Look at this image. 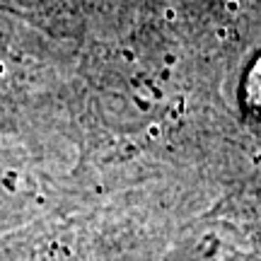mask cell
Returning a JSON list of instances; mask_svg holds the SVG:
<instances>
[{
    "instance_id": "cell-1",
    "label": "cell",
    "mask_w": 261,
    "mask_h": 261,
    "mask_svg": "<svg viewBox=\"0 0 261 261\" xmlns=\"http://www.w3.org/2000/svg\"><path fill=\"white\" fill-rule=\"evenodd\" d=\"M160 261H220V242L213 232H191Z\"/></svg>"
},
{
    "instance_id": "cell-2",
    "label": "cell",
    "mask_w": 261,
    "mask_h": 261,
    "mask_svg": "<svg viewBox=\"0 0 261 261\" xmlns=\"http://www.w3.org/2000/svg\"><path fill=\"white\" fill-rule=\"evenodd\" d=\"M0 3L15 10H39L44 5H48V3H54V0H0Z\"/></svg>"
},
{
    "instance_id": "cell-3",
    "label": "cell",
    "mask_w": 261,
    "mask_h": 261,
    "mask_svg": "<svg viewBox=\"0 0 261 261\" xmlns=\"http://www.w3.org/2000/svg\"><path fill=\"white\" fill-rule=\"evenodd\" d=\"M223 261H256V259H252V256H227Z\"/></svg>"
},
{
    "instance_id": "cell-4",
    "label": "cell",
    "mask_w": 261,
    "mask_h": 261,
    "mask_svg": "<svg viewBox=\"0 0 261 261\" xmlns=\"http://www.w3.org/2000/svg\"><path fill=\"white\" fill-rule=\"evenodd\" d=\"M0 261H12L10 259V254H8V249H3V247H0Z\"/></svg>"
},
{
    "instance_id": "cell-5",
    "label": "cell",
    "mask_w": 261,
    "mask_h": 261,
    "mask_svg": "<svg viewBox=\"0 0 261 261\" xmlns=\"http://www.w3.org/2000/svg\"><path fill=\"white\" fill-rule=\"evenodd\" d=\"M213 3H220V5H225V3H230V0H213Z\"/></svg>"
}]
</instances>
